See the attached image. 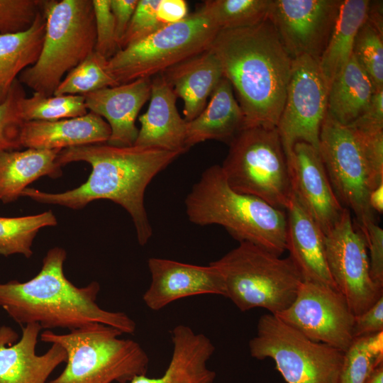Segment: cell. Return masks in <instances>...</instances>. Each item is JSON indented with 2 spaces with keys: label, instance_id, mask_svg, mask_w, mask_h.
Segmentation results:
<instances>
[{
  "label": "cell",
  "instance_id": "obj_15",
  "mask_svg": "<svg viewBox=\"0 0 383 383\" xmlns=\"http://www.w3.org/2000/svg\"><path fill=\"white\" fill-rule=\"evenodd\" d=\"M342 0H270L267 18L289 55L318 61L331 37Z\"/></svg>",
  "mask_w": 383,
  "mask_h": 383
},
{
  "label": "cell",
  "instance_id": "obj_29",
  "mask_svg": "<svg viewBox=\"0 0 383 383\" xmlns=\"http://www.w3.org/2000/svg\"><path fill=\"white\" fill-rule=\"evenodd\" d=\"M45 20L42 11L26 30L0 34V104L20 74L37 61L43 45Z\"/></svg>",
  "mask_w": 383,
  "mask_h": 383
},
{
  "label": "cell",
  "instance_id": "obj_35",
  "mask_svg": "<svg viewBox=\"0 0 383 383\" xmlns=\"http://www.w3.org/2000/svg\"><path fill=\"white\" fill-rule=\"evenodd\" d=\"M383 34L368 21L355 37L353 57L372 80L375 90L383 89Z\"/></svg>",
  "mask_w": 383,
  "mask_h": 383
},
{
  "label": "cell",
  "instance_id": "obj_36",
  "mask_svg": "<svg viewBox=\"0 0 383 383\" xmlns=\"http://www.w3.org/2000/svg\"><path fill=\"white\" fill-rule=\"evenodd\" d=\"M26 96L23 84L17 79L6 99L0 104V152L21 148L20 137L24 121L20 101Z\"/></svg>",
  "mask_w": 383,
  "mask_h": 383
},
{
  "label": "cell",
  "instance_id": "obj_46",
  "mask_svg": "<svg viewBox=\"0 0 383 383\" xmlns=\"http://www.w3.org/2000/svg\"><path fill=\"white\" fill-rule=\"evenodd\" d=\"M382 1H370L366 21L383 34Z\"/></svg>",
  "mask_w": 383,
  "mask_h": 383
},
{
  "label": "cell",
  "instance_id": "obj_14",
  "mask_svg": "<svg viewBox=\"0 0 383 383\" xmlns=\"http://www.w3.org/2000/svg\"><path fill=\"white\" fill-rule=\"evenodd\" d=\"M310 340L345 352L354 338L355 316L336 289L303 281L292 304L276 314Z\"/></svg>",
  "mask_w": 383,
  "mask_h": 383
},
{
  "label": "cell",
  "instance_id": "obj_18",
  "mask_svg": "<svg viewBox=\"0 0 383 383\" xmlns=\"http://www.w3.org/2000/svg\"><path fill=\"white\" fill-rule=\"evenodd\" d=\"M41 326L28 323L18 333L6 326L0 327V383H47L51 373L66 362L67 353L57 343L43 355L35 348Z\"/></svg>",
  "mask_w": 383,
  "mask_h": 383
},
{
  "label": "cell",
  "instance_id": "obj_5",
  "mask_svg": "<svg viewBox=\"0 0 383 383\" xmlns=\"http://www.w3.org/2000/svg\"><path fill=\"white\" fill-rule=\"evenodd\" d=\"M116 328L91 323L57 334L46 330L42 342L57 343L67 353L62 373L47 383H128L135 377L146 374L149 358L141 345Z\"/></svg>",
  "mask_w": 383,
  "mask_h": 383
},
{
  "label": "cell",
  "instance_id": "obj_44",
  "mask_svg": "<svg viewBox=\"0 0 383 383\" xmlns=\"http://www.w3.org/2000/svg\"><path fill=\"white\" fill-rule=\"evenodd\" d=\"M138 3V0H111L110 6L114 18L118 47Z\"/></svg>",
  "mask_w": 383,
  "mask_h": 383
},
{
  "label": "cell",
  "instance_id": "obj_13",
  "mask_svg": "<svg viewBox=\"0 0 383 383\" xmlns=\"http://www.w3.org/2000/svg\"><path fill=\"white\" fill-rule=\"evenodd\" d=\"M328 267L336 289L358 316L383 296V287L372 278L365 240L344 208L336 224L325 234Z\"/></svg>",
  "mask_w": 383,
  "mask_h": 383
},
{
  "label": "cell",
  "instance_id": "obj_17",
  "mask_svg": "<svg viewBox=\"0 0 383 383\" xmlns=\"http://www.w3.org/2000/svg\"><path fill=\"white\" fill-rule=\"evenodd\" d=\"M288 165L294 194L326 234L339 221L344 208L334 192L319 151L310 144L297 142Z\"/></svg>",
  "mask_w": 383,
  "mask_h": 383
},
{
  "label": "cell",
  "instance_id": "obj_39",
  "mask_svg": "<svg viewBox=\"0 0 383 383\" xmlns=\"http://www.w3.org/2000/svg\"><path fill=\"white\" fill-rule=\"evenodd\" d=\"M110 3L111 0H92L96 35L94 51L107 60L119 50Z\"/></svg>",
  "mask_w": 383,
  "mask_h": 383
},
{
  "label": "cell",
  "instance_id": "obj_42",
  "mask_svg": "<svg viewBox=\"0 0 383 383\" xmlns=\"http://www.w3.org/2000/svg\"><path fill=\"white\" fill-rule=\"evenodd\" d=\"M348 126L361 133L383 131V89L374 91L365 111Z\"/></svg>",
  "mask_w": 383,
  "mask_h": 383
},
{
  "label": "cell",
  "instance_id": "obj_33",
  "mask_svg": "<svg viewBox=\"0 0 383 383\" xmlns=\"http://www.w3.org/2000/svg\"><path fill=\"white\" fill-rule=\"evenodd\" d=\"M108 60L96 51L71 70L53 95H81L119 85L107 68Z\"/></svg>",
  "mask_w": 383,
  "mask_h": 383
},
{
  "label": "cell",
  "instance_id": "obj_10",
  "mask_svg": "<svg viewBox=\"0 0 383 383\" xmlns=\"http://www.w3.org/2000/svg\"><path fill=\"white\" fill-rule=\"evenodd\" d=\"M249 350L255 359H272L287 383H338L343 352L310 340L274 314L260 317Z\"/></svg>",
  "mask_w": 383,
  "mask_h": 383
},
{
  "label": "cell",
  "instance_id": "obj_3",
  "mask_svg": "<svg viewBox=\"0 0 383 383\" xmlns=\"http://www.w3.org/2000/svg\"><path fill=\"white\" fill-rule=\"evenodd\" d=\"M66 257L63 248H52L34 277L24 282L0 283V308L22 326L38 323L42 329L73 331L98 323L133 334L136 323L126 313L106 311L98 305L99 282L78 287L67 279L63 271Z\"/></svg>",
  "mask_w": 383,
  "mask_h": 383
},
{
  "label": "cell",
  "instance_id": "obj_6",
  "mask_svg": "<svg viewBox=\"0 0 383 383\" xmlns=\"http://www.w3.org/2000/svg\"><path fill=\"white\" fill-rule=\"evenodd\" d=\"M42 11L45 28L40 55L18 79L51 96L64 76L94 51L95 18L92 0H43Z\"/></svg>",
  "mask_w": 383,
  "mask_h": 383
},
{
  "label": "cell",
  "instance_id": "obj_16",
  "mask_svg": "<svg viewBox=\"0 0 383 383\" xmlns=\"http://www.w3.org/2000/svg\"><path fill=\"white\" fill-rule=\"evenodd\" d=\"M148 265L151 282L143 300L151 310L159 311L175 301L193 296L215 294L226 297L223 276L211 262L201 266L151 257Z\"/></svg>",
  "mask_w": 383,
  "mask_h": 383
},
{
  "label": "cell",
  "instance_id": "obj_19",
  "mask_svg": "<svg viewBox=\"0 0 383 383\" xmlns=\"http://www.w3.org/2000/svg\"><path fill=\"white\" fill-rule=\"evenodd\" d=\"M150 91L151 78H140L84 95L88 111L105 118L110 126L108 144L120 147L134 145L138 134L135 120L150 99Z\"/></svg>",
  "mask_w": 383,
  "mask_h": 383
},
{
  "label": "cell",
  "instance_id": "obj_34",
  "mask_svg": "<svg viewBox=\"0 0 383 383\" xmlns=\"http://www.w3.org/2000/svg\"><path fill=\"white\" fill-rule=\"evenodd\" d=\"M20 109L24 121H57L82 116L89 112L84 96H45L36 92L21 99Z\"/></svg>",
  "mask_w": 383,
  "mask_h": 383
},
{
  "label": "cell",
  "instance_id": "obj_43",
  "mask_svg": "<svg viewBox=\"0 0 383 383\" xmlns=\"http://www.w3.org/2000/svg\"><path fill=\"white\" fill-rule=\"evenodd\" d=\"M383 331V296L362 313L355 316L354 338Z\"/></svg>",
  "mask_w": 383,
  "mask_h": 383
},
{
  "label": "cell",
  "instance_id": "obj_22",
  "mask_svg": "<svg viewBox=\"0 0 383 383\" xmlns=\"http://www.w3.org/2000/svg\"><path fill=\"white\" fill-rule=\"evenodd\" d=\"M111 135L107 122L89 111L75 118L57 121H24L21 131V147L63 150L89 144L105 143Z\"/></svg>",
  "mask_w": 383,
  "mask_h": 383
},
{
  "label": "cell",
  "instance_id": "obj_1",
  "mask_svg": "<svg viewBox=\"0 0 383 383\" xmlns=\"http://www.w3.org/2000/svg\"><path fill=\"white\" fill-rule=\"evenodd\" d=\"M182 154L138 145L114 146L89 144L60 151V166L84 161L91 166L87 182L62 193H47L26 188L20 196L44 204H58L73 209L84 208L96 199H109L124 208L131 216L140 245L152 235L144 205L145 192L152 179Z\"/></svg>",
  "mask_w": 383,
  "mask_h": 383
},
{
  "label": "cell",
  "instance_id": "obj_30",
  "mask_svg": "<svg viewBox=\"0 0 383 383\" xmlns=\"http://www.w3.org/2000/svg\"><path fill=\"white\" fill-rule=\"evenodd\" d=\"M270 4V0H207L200 9L222 30L263 21L267 18Z\"/></svg>",
  "mask_w": 383,
  "mask_h": 383
},
{
  "label": "cell",
  "instance_id": "obj_21",
  "mask_svg": "<svg viewBox=\"0 0 383 383\" xmlns=\"http://www.w3.org/2000/svg\"><path fill=\"white\" fill-rule=\"evenodd\" d=\"M287 211V250L303 280L336 288L327 264L325 235L294 192Z\"/></svg>",
  "mask_w": 383,
  "mask_h": 383
},
{
  "label": "cell",
  "instance_id": "obj_9",
  "mask_svg": "<svg viewBox=\"0 0 383 383\" xmlns=\"http://www.w3.org/2000/svg\"><path fill=\"white\" fill-rule=\"evenodd\" d=\"M219 29L201 9L119 50L107 68L118 84L152 78L210 48Z\"/></svg>",
  "mask_w": 383,
  "mask_h": 383
},
{
  "label": "cell",
  "instance_id": "obj_37",
  "mask_svg": "<svg viewBox=\"0 0 383 383\" xmlns=\"http://www.w3.org/2000/svg\"><path fill=\"white\" fill-rule=\"evenodd\" d=\"M43 0H0V34L28 30L42 9Z\"/></svg>",
  "mask_w": 383,
  "mask_h": 383
},
{
  "label": "cell",
  "instance_id": "obj_26",
  "mask_svg": "<svg viewBox=\"0 0 383 383\" xmlns=\"http://www.w3.org/2000/svg\"><path fill=\"white\" fill-rule=\"evenodd\" d=\"M60 151L27 148L0 152V200L15 201L28 184L42 176H60L61 166L56 162Z\"/></svg>",
  "mask_w": 383,
  "mask_h": 383
},
{
  "label": "cell",
  "instance_id": "obj_4",
  "mask_svg": "<svg viewBox=\"0 0 383 383\" xmlns=\"http://www.w3.org/2000/svg\"><path fill=\"white\" fill-rule=\"evenodd\" d=\"M184 204L188 219L196 225L221 226L239 243L254 244L278 256L287 250L284 211L232 189L220 165L203 172Z\"/></svg>",
  "mask_w": 383,
  "mask_h": 383
},
{
  "label": "cell",
  "instance_id": "obj_31",
  "mask_svg": "<svg viewBox=\"0 0 383 383\" xmlns=\"http://www.w3.org/2000/svg\"><path fill=\"white\" fill-rule=\"evenodd\" d=\"M56 224L57 219L51 211L21 217H0V255L8 257L21 254L29 258L38 231Z\"/></svg>",
  "mask_w": 383,
  "mask_h": 383
},
{
  "label": "cell",
  "instance_id": "obj_38",
  "mask_svg": "<svg viewBox=\"0 0 383 383\" xmlns=\"http://www.w3.org/2000/svg\"><path fill=\"white\" fill-rule=\"evenodd\" d=\"M160 0H138L134 13L119 44L123 49L156 32L165 24L157 18Z\"/></svg>",
  "mask_w": 383,
  "mask_h": 383
},
{
  "label": "cell",
  "instance_id": "obj_45",
  "mask_svg": "<svg viewBox=\"0 0 383 383\" xmlns=\"http://www.w3.org/2000/svg\"><path fill=\"white\" fill-rule=\"evenodd\" d=\"M157 15L165 25L177 23L189 15L187 4L184 0H160Z\"/></svg>",
  "mask_w": 383,
  "mask_h": 383
},
{
  "label": "cell",
  "instance_id": "obj_32",
  "mask_svg": "<svg viewBox=\"0 0 383 383\" xmlns=\"http://www.w3.org/2000/svg\"><path fill=\"white\" fill-rule=\"evenodd\" d=\"M383 362V331L355 338L343 353L338 383H365Z\"/></svg>",
  "mask_w": 383,
  "mask_h": 383
},
{
  "label": "cell",
  "instance_id": "obj_12",
  "mask_svg": "<svg viewBox=\"0 0 383 383\" xmlns=\"http://www.w3.org/2000/svg\"><path fill=\"white\" fill-rule=\"evenodd\" d=\"M328 87L318 62L309 56L293 60L286 99L276 127L287 162L297 142L318 150L327 113Z\"/></svg>",
  "mask_w": 383,
  "mask_h": 383
},
{
  "label": "cell",
  "instance_id": "obj_40",
  "mask_svg": "<svg viewBox=\"0 0 383 383\" xmlns=\"http://www.w3.org/2000/svg\"><path fill=\"white\" fill-rule=\"evenodd\" d=\"M357 225L366 242L371 277L377 284L383 287V230L372 220Z\"/></svg>",
  "mask_w": 383,
  "mask_h": 383
},
{
  "label": "cell",
  "instance_id": "obj_25",
  "mask_svg": "<svg viewBox=\"0 0 383 383\" xmlns=\"http://www.w3.org/2000/svg\"><path fill=\"white\" fill-rule=\"evenodd\" d=\"M204 109L187 122L185 148L209 140L230 143L243 128L244 115L231 83L221 79Z\"/></svg>",
  "mask_w": 383,
  "mask_h": 383
},
{
  "label": "cell",
  "instance_id": "obj_23",
  "mask_svg": "<svg viewBox=\"0 0 383 383\" xmlns=\"http://www.w3.org/2000/svg\"><path fill=\"white\" fill-rule=\"evenodd\" d=\"M172 341L171 359L161 377L139 375L128 383H213L216 372L207 367L215 350L211 340L189 326L178 325L172 329Z\"/></svg>",
  "mask_w": 383,
  "mask_h": 383
},
{
  "label": "cell",
  "instance_id": "obj_41",
  "mask_svg": "<svg viewBox=\"0 0 383 383\" xmlns=\"http://www.w3.org/2000/svg\"><path fill=\"white\" fill-rule=\"evenodd\" d=\"M353 132L365 156L372 189L383 182V131L372 133Z\"/></svg>",
  "mask_w": 383,
  "mask_h": 383
},
{
  "label": "cell",
  "instance_id": "obj_24",
  "mask_svg": "<svg viewBox=\"0 0 383 383\" xmlns=\"http://www.w3.org/2000/svg\"><path fill=\"white\" fill-rule=\"evenodd\" d=\"M160 74L176 96L183 100V113L187 122L204 109L208 97L223 77L221 62L211 48Z\"/></svg>",
  "mask_w": 383,
  "mask_h": 383
},
{
  "label": "cell",
  "instance_id": "obj_7",
  "mask_svg": "<svg viewBox=\"0 0 383 383\" xmlns=\"http://www.w3.org/2000/svg\"><path fill=\"white\" fill-rule=\"evenodd\" d=\"M211 263L223 276L226 297L243 312L255 308L274 315L283 311L304 281L289 257L281 258L248 242Z\"/></svg>",
  "mask_w": 383,
  "mask_h": 383
},
{
  "label": "cell",
  "instance_id": "obj_8",
  "mask_svg": "<svg viewBox=\"0 0 383 383\" xmlns=\"http://www.w3.org/2000/svg\"><path fill=\"white\" fill-rule=\"evenodd\" d=\"M228 145L221 167L230 187L275 208L287 209L293 190L277 128H243Z\"/></svg>",
  "mask_w": 383,
  "mask_h": 383
},
{
  "label": "cell",
  "instance_id": "obj_2",
  "mask_svg": "<svg viewBox=\"0 0 383 383\" xmlns=\"http://www.w3.org/2000/svg\"><path fill=\"white\" fill-rule=\"evenodd\" d=\"M210 48L236 94L244 115L243 128H276L293 59L270 20L247 28L219 30Z\"/></svg>",
  "mask_w": 383,
  "mask_h": 383
},
{
  "label": "cell",
  "instance_id": "obj_11",
  "mask_svg": "<svg viewBox=\"0 0 383 383\" xmlns=\"http://www.w3.org/2000/svg\"><path fill=\"white\" fill-rule=\"evenodd\" d=\"M328 179L340 204L352 210L357 223L375 221L368 203L370 176L360 143L353 131L326 116L318 149Z\"/></svg>",
  "mask_w": 383,
  "mask_h": 383
},
{
  "label": "cell",
  "instance_id": "obj_47",
  "mask_svg": "<svg viewBox=\"0 0 383 383\" xmlns=\"http://www.w3.org/2000/svg\"><path fill=\"white\" fill-rule=\"evenodd\" d=\"M368 203L372 211L375 213L383 212V182L373 188L368 196Z\"/></svg>",
  "mask_w": 383,
  "mask_h": 383
},
{
  "label": "cell",
  "instance_id": "obj_20",
  "mask_svg": "<svg viewBox=\"0 0 383 383\" xmlns=\"http://www.w3.org/2000/svg\"><path fill=\"white\" fill-rule=\"evenodd\" d=\"M150 98L147 111L139 117L140 128L134 145L186 152L187 121L180 116L177 96L161 74L151 78Z\"/></svg>",
  "mask_w": 383,
  "mask_h": 383
},
{
  "label": "cell",
  "instance_id": "obj_48",
  "mask_svg": "<svg viewBox=\"0 0 383 383\" xmlns=\"http://www.w3.org/2000/svg\"><path fill=\"white\" fill-rule=\"evenodd\" d=\"M365 383H383V362L373 369Z\"/></svg>",
  "mask_w": 383,
  "mask_h": 383
},
{
  "label": "cell",
  "instance_id": "obj_27",
  "mask_svg": "<svg viewBox=\"0 0 383 383\" xmlns=\"http://www.w3.org/2000/svg\"><path fill=\"white\" fill-rule=\"evenodd\" d=\"M370 0H342L335 24L318 61L328 89L353 55L359 29L367 19Z\"/></svg>",
  "mask_w": 383,
  "mask_h": 383
},
{
  "label": "cell",
  "instance_id": "obj_28",
  "mask_svg": "<svg viewBox=\"0 0 383 383\" xmlns=\"http://www.w3.org/2000/svg\"><path fill=\"white\" fill-rule=\"evenodd\" d=\"M375 91L372 80L352 55L329 87L327 115L348 126L365 111Z\"/></svg>",
  "mask_w": 383,
  "mask_h": 383
}]
</instances>
